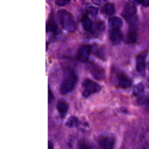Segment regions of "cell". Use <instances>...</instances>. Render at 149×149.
Returning a JSON list of instances; mask_svg holds the SVG:
<instances>
[{
    "mask_svg": "<svg viewBox=\"0 0 149 149\" xmlns=\"http://www.w3.org/2000/svg\"><path fill=\"white\" fill-rule=\"evenodd\" d=\"M57 29V26L56 24L55 21H54L53 18H51V19L48 21V24H47V30L48 31H56Z\"/></svg>",
    "mask_w": 149,
    "mask_h": 149,
    "instance_id": "e0dca14e",
    "label": "cell"
},
{
    "mask_svg": "<svg viewBox=\"0 0 149 149\" xmlns=\"http://www.w3.org/2000/svg\"><path fill=\"white\" fill-rule=\"evenodd\" d=\"M124 38L123 32L120 29H112L110 33V40L114 45L119 44Z\"/></svg>",
    "mask_w": 149,
    "mask_h": 149,
    "instance_id": "8992f818",
    "label": "cell"
},
{
    "mask_svg": "<svg viewBox=\"0 0 149 149\" xmlns=\"http://www.w3.org/2000/svg\"><path fill=\"white\" fill-rule=\"evenodd\" d=\"M147 53H142L137 56V70L140 73H143L146 70V59Z\"/></svg>",
    "mask_w": 149,
    "mask_h": 149,
    "instance_id": "ba28073f",
    "label": "cell"
},
{
    "mask_svg": "<svg viewBox=\"0 0 149 149\" xmlns=\"http://www.w3.org/2000/svg\"><path fill=\"white\" fill-rule=\"evenodd\" d=\"M144 92V86L143 84H138L134 87V89H133V94L134 96H139L142 95Z\"/></svg>",
    "mask_w": 149,
    "mask_h": 149,
    "instance_id": "2e32d148",
    "label": "cell"
},
{
    "mask_svg": "<svg viewBox=\"0 0 149 149\" xmlns=\"http://www.w3.org/2000/svg\"><path fill=\"white\" fill-rule=\"evenodd\" d=\"M148 67H149V65H148Z\"/></svg>",
    "mask_w": 149,
    "mask_h": 149,
    "instance_id": "484cf974",
    "label": "cell"
},
{
    "mask_svg": "<svg viewBox=\"0 0 149 149\" xmlns=\"http://www.w3.org/2000/svg\"><path fill=\"white\" fill-rule=\"evenodd\" d=\"M102 149H113L115 146V140L110 136L102 137L99 141Z\"/></svg>",
    "mask_w": 149,
    "mask_h": 149,
    "instance_id": "52a82bcc",
    "label": "cell"
},
{
    "mask_svg": "<svg viewBox=\"0 0 149 149\" xmlns=\"http://www.w3.org/2000/svg\"><path fill=\"white\" fill-rule=\"evenodd\" d=\"M123 16L132 25H134L137 21V8L133 4H127L122 13Z\"/></svg>",
    "mask_w": 149,
    "mask_h": 149,
    "instance_id": "277c9868",
    "label": "cell"
},
{
    "mask_svg": "<svg viewBox=\"0 0 149 149\" xmlns=\"http://www.w3.org/2000/svg\"><path fill=\"white\" fill-rule=\"evenodd\" d=\"M78 123V118H75V117H71V118H69V119L67 120L66 125L69 127H74V126H76Z\"/></svg>",
    "mask_w": 149,
    "mask_h": 149,
    "instance_id": "ac0fdd59",
    "label": "cell"
},
{
    "mask_svg": "<svg viewBox=\"0 0 149 149\" xmlns=\"http://www.w3.org/2000/svg\"><path fill=\"white\" fill-rule=\"evenodd\" d=\"M78 149H92L89 143L85 140H81L78 143Z\"/></svg>",
    "mask_w": 149,
    "mask_h": 149,
    "instance_id": "d6986e66",
    "label": "cell"
},
{
    "mask_svg": "<svg viewBox=\"0 0 149 149\" xmlns=\"http://www.w3.org/2000/svg\"><path fill=\"white\" fill-rule=\"evenodd\" d=\"M91 1L93 2V3L96 4V5H101L105 0H91Z\"/></svg>",
    "mask_w": 149,
    "mask_h": 149,
    "instance_id": "603a6c76",
    "label": "cell"
},
{
    "mask_svg": "<svg viewBox=\"0 0 149 149\" xmlns=\"http://www.w3.org/2000/svg\"><path fill=\"white\" fill-rule=\"evenodd\" d=\"M48 149H54V146L51 142H48Z\"/></svg>",
    "mask_w": 149,
    "mask_h": 149,
    "instance_id": "d4e9b609",
    "label": "cell"
},
{
    "mask_svg": "<svg viewBox=\"0 0 149 149\" xmlns=\"http://www.w3.org/2000/svg\"><path fill=\"white\" fill-rule=\"evenodd\" d=\"M56 108L60 114H61V115H64V114L67 112V110H68L69 107H68V104H67V103L65 101L61 100V101L58 102V103L57 104Z\"/></svg>",
    "mask_w": 149,
    "mask_h": 149,
    "instance_id": "5bb4252c",
    "label": "cell"
},
{
    "mask_svg": "<svg viewBox=\"0 0 149 149\" xmlns=\"http://www.w3.org/2000/svg\"><path fill=\"white\" fill-rule=\"evenodd\" d=\"M55 2L58 6H64L70 2V0H55Z\"/></svg>",
    "mask_w": 149,
    "mask_h": 149,
    "instance_id": "44dd1931",
    "label": "cell"
},
{
    "mask_svg": "<svg viewBox=\"0 0 149 149\" xmlns=\"http://www.w3.org/2000/svg\"><path fill=\"white\" fill-rule=\"evenodd\" d=\"M101 90V86L95 81L86 79L82 85V94L84 97H88L91 94L98 93Z\"/></svg>",
    "mask_w": 149,
    "mask_h": 149,
    "instance_id": "3957f363",
    "label": "cell"
},
{
    "mask_svg": "<svg viewBox=\"0 0 149 149\" xmlns=\"http://www.w3.org/2000/svg\"><path fill=\"white\" fill-rule=\"evenodd\" d=\"M77 81H78V77L74 72H72L70 74H67L63 80L62 84L61 85L60 91L61 94H67L71 92L76 85Z\"/></svg>",
    "mask_w": 149,
    "mask_h": 149,
    "instance_id": "7a4b0ae2",
    "label": "cell"
},
{
    "mask_svg": "<svg viewBox=\"0 0 149 149\" xmlns=\"http://www.w3.org/2000/svg\"><path fill=\"white\" fill-rule=\"evenodd\" d=\"M137 39V29L134 26H132L129 30L126 37V43L134 44Z\"/></svg>",
    "mask_w": 149,
    "mask_h": 149,
    "instance_id": "30bf717a",
    "label": "cell"
},
{
    "mask_svg": "<svg viewBox=\"0 0 149 149\" xmlns=\"http://www.w3.org/2000/svg\"><path fill=\"white\" fill-rule=\"evenodd\" d=\"M86 12L88 13V15H91L93 17H95L97 15V13H98V9L95 8V7L90 6L86 9Z\"/></svg>",
    "mask_w": 149,
    "mask_h": 149,
    "instance_id": "ffe728a7",
    "label": "cell"
},
{
    "mask_svg": "<svg viewBox=\"0 0 149 149\" xmlns=\"http://www.w3.org/2000/svg\"><path fill=\"white\" fill-rule=\"evenodd\" d=\"M91 52V46L85 45L81 46L77 53V58L82 62L88 61L89 56Z\"/></svg>",
    "mask_w": 149,
    "mask_h": 149,
    "instance_id": "5b68a950",
    "label": "cell"
},
{
    "mask_svg": "<svg viewBox=\"0 0 149 149\" xmlns=\"http://www.w3.org/2000/svg\"><path fill=\"white\" fill-rule=\"evenodd\" d=\"M102 11L104 14L107 15H113L116 12V8L113 4L107 3L103 7Z\"/></svg>",
    "mask_w": 149,
    "mask_h": 149,
    "instance_id": "9a60e30c",
    "label": "cell"
},
{
    "mask_svg": "<svg viewBox=\"0 0 149 149\" xmlns=\"http://www.w3.org/2000/svg\"><path fill=\"white\" fill-rule=\"evenodd\" d=\"M58 17L61 26L67 31L73 32L76 29V24L72 15L65 10H61L58 13Z\"/></svg>",
    "mask_w": 149,
    "mask_h": 149,
    "instance_id": "6da1fadb",
    "label": "cell"
},
{
    "mask_svg": "<svg viewBox=\"0 0 149 149\" xmlns=\"http://www.w3.org/2000/svg\"><path fill=\"white\" fill-rule=\"evenodd\" d=\"M142 5L144 7H148L149 6V0H143L142 2Z\"/></svg>",
    "mask_w": 149,
    "mask_h": 149,
    "instance_id": "cb8c5ba5",
    "label": "cell"
},
{
    "mask_svg": "<svg viewBox=\"0 0 149 149\" xmlns=\"http://www.w3.org/2000/svg\"><path fill=\"white\" fill-rule=\"evenodd\" d=\"M109 26L111 29H120L123 25L122 20L118 17H112L109 19Z\"/></svg>",
    "mask_w": 149,
    "mask_h": 149,
    "instance_id": "8fae6325",
    "label": "cell"
},
{
    "mask_svg": "<svg viewBox=\"0 0 149 149\" xmlns=\"http://www.w3.org/2000/svg\"><path fill=\"white\" fill-rule=\"evenodd\" d=\"M118 84L121 88H130L132 85V80L124 74H119L118 76Z\"/></svg>",
    "mask_w": 149,
    "mask_h": 149,
    "instance_id": "9c48e42d",
    "label": "cell"
},
{
    "mask_svg": "<svg viewBox=\"0 0 149 149\" xmlns=\"http://www.w3.org/2000/svg\"><path fill=\"white\" fill-rule=\"evenodd\" d=\"M143 0H130V2L133 5H139V4H142Z\"/></svg>",
    "mask_w": 149,
    "mask_h": 149,
    "instance_id": "7402d4cb",
    "label": "cell"
},
{
    "mask_svg": "<svg viewBox=\"0 0 149 149\" xmlns=\"http://www.w3.org/2000/svg\"><path fill=\"white\" fill-rule=\"evenodd\" d=\"M91 72L92 73L93 76L96 79L101 80L104 78V72L101 68H100L97 66H92L91 68Z\"/></svg>",
    "mask_w": 149,
    "mask_h": 149,
    "instance_id": "7c38bea8",
    "label": "cell"
},
{
    "mask_svg": "<svg viewBox=\"0 0 149 149\" xmlns=\"http://www.w3.org/2000/svg\"><path fill=\"white\" fill-rule=\"evenodd\" d=\"M81 24H82L83 28L84 29V30L88 31H91L93 27V23L91 21V20L88 18V16L87 15H84V17L81 19Z\"/></svg>",
    "mask_w": 149,
    "mask_h": 149,
    "instance_id": "4fadbf2b",
    "label": "cell"
}]
</instances>
